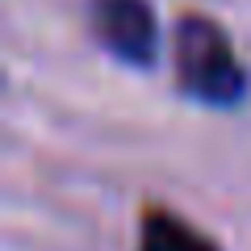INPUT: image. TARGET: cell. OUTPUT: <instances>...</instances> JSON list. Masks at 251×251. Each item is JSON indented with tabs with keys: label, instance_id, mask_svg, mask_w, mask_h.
<instances>
[{
	"label": "cell",
	"instance_id": "6da1fadb",
	"mask_svg": "<svg viewBox=\"0 0 251 251\" xmlns=\"http://www.w3.org/2000/svg\"><path fill=\"white\" fill-rule=\"evenodd\" d=\"M172 63H176V84L184 97L201 105L230 109L247 97V67L234 54L230 38L218 21L188 13L176 21L172 34Z\"/></svg>",
	"mask_w": 251,
	"mask_h": 251
},
{
	"label": "cell",
	"instance_id": "7a4b0ae2",
	"mask_svg": "<svg viewBox=\"0 0 251 251\" xmlns=\"http://www.w3.org/2000/svg\"><path fill=\"white\" fill-rule=\"evenodd\" d=\"M92 34L113 59L130 67H151L159 59V17L151 0H92Z\"/></svg>",
	"mask_w": 251,
	"mask_h": 251
},
{
	"label": "cell",
	"instance_id": "3957f363",
	"mask_svg": "<svg viewBox=\"0 0 251 251\" xmlns=\"http://www.w3.org/2000/svg\"><path fill=\"white\" fill-rule=\"evenodd\" d=\"M138 251H218V243L205 239L197 226H188L184 218L168 214V209H147Z\"/></svg>",
	"mask_w": 251,
	"mask_h": 251
}]
</instances>
